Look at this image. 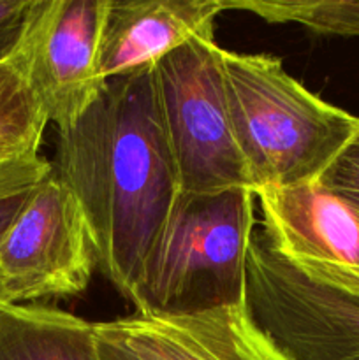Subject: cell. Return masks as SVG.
<instances>
[{"instance_id": "cell-19", "label": "cell", "mask_w": 359, "mask_h": 360, "mask_svg": "<svg viewBox=\"0 0 359 360\" xmlns=\"http://www.w3.org/2000/svg\"><path fill=\"white\" fill-rule=\"evenodd\" d=\"M11 164H13V162H11ZM0 165H6V164H0Z\"/></svg>"}, {"instance_id": "cell-11", "label": "cell", "mask_w": 359, "mask_h": 360, "mask_svg": "<svg viewBox=\"0 0 359 360\" xmlns=\"http://www.w3.org/2000/svg\"><path fill=\"white\" fill-rule=\"evenodd\" d=\"M0 360H99L94 322L48 304L0 302Z\"/></svg>"}, {"instance_id": "cell-1", "label": "cell", "mask_w": 359, "mask_h": 360, "mask_svg": "<svg viewBox=\"0 0 359 360\" xmlns=\"http://www.w3.org/2000/svg\"><path fill=\"white\" fill-rule=\"evenodd\" d=\"M55 174L84 217L95 267L137 311L148 262L180 197L153 69L108 79L58 132Z\"/></svg>"}, {"instance_id": "cell-10", "label": "cell", "mask_w": 359, "mask_h": 360, "mask_svg": "<svg viewBox=\"0 0 359 360\" xmlns=\"http://www.w3.org/2000/svg\"><path fill=\"white\" fill-rule=\"evenodd\" d=\"M224 11L222 0H108L99 51L106 81L153 69L204 32Z\"/></svg>"}, {"instance_id": "cell-5", "label": "cell", "mask_w": 359, "mask_h": 360, "mask_svg": "<svg viewBox=\"0 0 359 360\" xmlns=\"http://www.w3.org/2000/svg\"><path fill=\"white\" fill-rule=\"evenodd\" d=\"M94 269L80 204L53 169L0 241V302L39 304L41 299L80 295Z\"/></svg>"}, {"instance_id": "cell-16", "label": "cell", "mask_w": 359, "mask_h": 360, "mask_svg": "<svg viewBox=\"0 0 359 360\" xmlns=\"http://www.w3.org/2000/svg\"><path fill=\"white\" fill-rule=\"evenodd\" d=\"M32 0H0V62L16 48Z\"/></svg>"}, {"instance_id": "cell-8", "label": "cell", "mask_w": 359, "mask_h": 360, "mask_svg": "<svg viewBox=\"0 0 359 360\" xmlns=\"http://www.w3.org/2000/svg\"><path fill=\"white\" fill-rule=\"evenodd\" d=\"M275 252L317 283L359 290V220L320 181L256 190Z\"/></svg>"}, {"instance_id": "cell-13", "label": "cell", "mask_w": 359, "mask_h": 360, "mask_svg": "<svg viewBox=\"0 0 359 360\" xmlns=\"http://www.w3.org/2000/svg\"><path fill=\"white\" fill-rule=\"evenodd\" d=\"M267 23H298L315 34L359 37V0H222Z\"/></svg>"}, {"instance_id": "cell-14", "label": "cell", "mask_w": 359, "mask_h": 360, "mask_svg": "<svg viewBox=\"0 0 359 360\" xmlns=\"http://www.w3.org/2000/svg\"><path fill=\"white\" fill-rule=\"evenodd\" d=\"M51 171L53 165L44 157L0 165V241L32 190Z\"/></svg>"}, {"instance_id": "cell-9", "label": "cell", "mask_w": 359, "mask_h": 360, "mask_svg": "<svg viewBox=\"0 0 359 360\" xmlns=\"http://www.w3.org/2000/svg\"><path fill=\"white\" fill-rule=\"evenodd\" d=\"M95 343L123 360H292L248 304L192 313H136L95 322Z\"/></svg>"}, {"instance_id": "cell-15", "label": "cell", "mask_w": 359, "mask_h": 360, "mask_svg": "<svg viewBox=\"0 0 359 360\" xmlns=\"http://www.w3.org/2000/svg\"><path fill=\"white\" fill-rule=\"evenodd\" d=\"M319 181L340 197L359 220V125Z\"/></svg>"}, {"instance_id": "cell-7", "label": "cell", "mask_w": 359, "mask_h": 360, "mask_svg": "<svg viewBox=\"0 0 359 360\" xmlns=\"http://www.w3.org/2000/svg\"><path fill=\"white\" fill-rule=\"evenodd\" d=\"M108 0H32L13 55L58 132L92 108L108 81L99 51Z\"/></svg>"}, {"instance_id": "cell-3", "label": "cell", "mask_w": 359, "mask_h": 360, "mask_svg": "<svg viewBox=\"0 0 359 360\" xmlns=\"http://www.w3.org/2000/svg\"><path fill=\"white\" fill-rule=\"evenodd\" d=\"M256 204L248 188L180 193L148 262L136 313L245 304Z\"/></svg>"}, {"instance_id": "cell-2", "label": "cell", "mask_w": 359, "mask_h": 360, "mask_svg": "<svg viewBox=\"0 0 359 360\" xmlns=\"http://www.w3.org/2000/svg\"><path fill=\"white\" fill-rule=\"evenodd\" d=\"M220 69L252 192L319 181L358 129L359 118L306 90L280 58L222 49Z\"/></svg>"}, {"instance_id": "cell-17", "label": "cell", "mask_w": 359, "mask_h": 360, "mask_svg": "<svg viewBox=\"0 0 359 360\" xmlns=\"http://www.w3.org/2000/svg\"><path fill=\"white\" fill-rule=\"evenodd\" d=\"M95 347H97V355H99V360H123L120 355L113 354L111 350H108V348H102L99 347L97 343H95Z\"/></svg>"}, {"instance_id": "cell-12", "label": "cell", "mask_w": 359, "mask_h": 360, "mask_svg": "<svg viewBox=\"0 0 359 360\" xmlns=\"http://www.w3.org/2000/svg\"><path fill=\"white\" fill-rule=\"evenodd\" d=\"M46 125L41 104L11 53L0 62V164L41 157Z\"/></svg>"}, {"instance_id": "cell-4", "label": "cell", "mask_w": 359, "mask_h": 360, "mask_svg": "<svg viewBox=\"0 0 359 360\" xmlns=\"http://www.w3.org/2000/svg\"><path fill=\"white\" fill-rule=\"evenodd\" d=\"M213 30L197 35L153 67L158 111L180 192L252 190L229 118Z\"/></svg>"}, {"instance_id": "cell-6", "label": "cell", "mask_w": 359, "mask_h": 360, "mask_svg": "<svg viewBox=\"0 0 359 360\" xmlns=\"http://www.w3.org/2000/svg\"><path fill=\"white\" fill-rule=\"evenodd\" d=\"M246 304L292 360H359V295L303 276L263 232L250 243Z\"/></svg>"}, {"instance_id": "cell-18", "label": "cell", "mask_w": 359, "mask_h": 360, "mask_svg": "<svg viewBox=\"0 0 359 360\" xmlns=\"http://www.w3.org/2000/svg\"><path fill=\"white\" fill-rule=\"evenodd\" d=\"M348 294H355V295H359V290H355V292H348Z\"/></svg>"}]
</instances>
